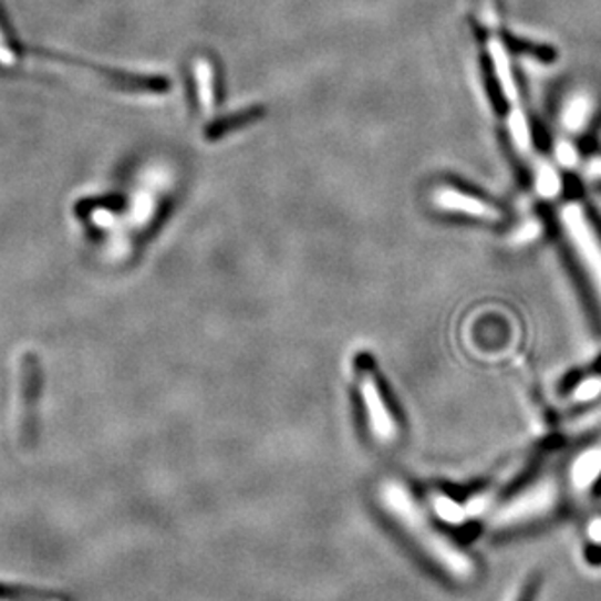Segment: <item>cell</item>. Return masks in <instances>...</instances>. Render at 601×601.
<instances>
[{
  "label": "cell",
  "mask_w": 601,
  "mask_h": 601,
  "mask_svg": "<svg viewBox=\"0 0 601 601\" xmlns=\"http://www.w3.org/2000/svg\"><path fill=\"white\" fill-rule=\"evenodd\" d=\"M377 500L381 508L398 524V528L403 529L447 577L454 578L455 582H470L477 577L475 560L429 521L418 500L398 478H385L377 486Z\"/></svg>",
  "instance_id": "obj_1"
},
{
  "label": "cell",
  "mask_w": 601,
  "mask_h": 601,
  "mask_svg": "<svg viewBox=\"0 0 601 601\" xmlns=\"http://www.w3.org/2000/svg\"><path fill=\"white\" fill-rule=\"evenodd\" d=\"M40 396L42 367L35 355L24 354L18 363V442L24 452L40 439Z\"/></svg>",
  "instance_id": "obj_2"
},
{
  "label": "cell",
  "mask_w": 601,
  "mask_h": 601,
  "mask_svg": "<svg viewBox=\"0 0 601 601\" xmlns=\"http://www.w3.org/2000/svg\"><path fill=\"white\" fill-rule=\"evenodd\" d=\"M559 504V488L551 478L539 480L536 486H529L514 496L510 502L496 514L495 526L498 529L526 526L529 521L545 518L557 508Z\"/></svg>",
  "instance_id": "obj_3"
},
{
  "label": "cell",
  "mask_w": 601,
  "mask_h": 601,
  "mask_svg": "<svg viewBox=\"0 0 601 601\" xmlns=\"http://www.w3.org/2000/svg\"><path fill=\"white\" fill-rule=\"evenodd\" d=\"M360 395H362L363 403H365V421H367V428H370L371 436L375 437L377 444L383 447H391L396 444L398 439V422L395 416L388 411L387 403L383 398V391H381L377 381L373 377L370 367L362 365L360 367Z\"/></svg>",
  "instance_id": "obj_4"
},
{
  "label": "cell",
  "mask_w": 601,
  "mask_h": 601,
  "mask_svg": "<svg viewBox=\"0 0 601 601\" xmlns=\"http://www.w3.org/2000/svg\"><path fill=\"white\" fill-rule=\"evenodd\" d=\"M0 601H73L69 593L35 586L0 582Z\"/></svg>",
  "instance_id": "obj_5"
},
{
  "label": "cell",
  "mask_w": 601,
  "mask_h": 601,
  "mask_svg": "<svg viewBox=\"0 0 601 601\" xmlns=\"http://www.w3.org/2000/svg\"><path fill=\"white\" fill-rule=\"evenodd\" d=\"M601 477V452H588L572 467V483L578 490L592 488Z\"/></svg>",
  "instance_id": "obj_6"
},
{
  "label": "cell",
  "mask_w": 601,
  "mask_h": 601,
  "mask_svg": "<svg viewBox=\"0 0 601 601\" xmlns=\"http://www.w3.org/2000/svg\"><path fill=\"white\" fill-rule=\"evenodd\" d=\"M588 541L592 545L595 551H601V516H593L592 521L586 528Z\"/></svg>",
  "instance_id": "obj_7"
},
{
  "label": "cell",
  "mask_w": 601,
  "mask_h": 601,
  "mask_svg": "<svg viewBox=\"0 0 601 601\" xmlns=\"http://www.w3.org/2000/svg\"><path fill=\"white\" fill-rule=\"evenodd\" d=\"M539 586H541L539 577L529 578L528 582L521 588V592H519L518 600L516 601H536Z\"/></svg>",
  "instance_id": "obj_8"
},
{
  "label": "cell",
  "mask_w": 601,
  "mask_h": 601,
  "mask_svg": "<svg viewBox=\"0 0 601 601\" xmlns=\"http://www.w3.org/2000/svg\"><path fill=\"white\" fill-rule=\"evenodd\" d=\"M590 173H592L593 176H600L601 178V158H595V160H593L592 166H590Z\"/></svg>",
  "instance_id": "obj_9"
}]
</instances>
